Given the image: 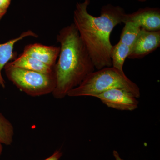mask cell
<instances>
[{"label": "cell", "instance_id": "cell-9", "mask_svg": "<svg viewBox=\"0 0 160 160\" xmlns=\"http://www.w3.org/2000/svg\"><path fill=\"white\" fill-rule=\"evenodd\" d=\"M28 37L37 38L38 36L32 30H29L23 32L18 37L9 40L6 43L0 44V86L4 89L6 87V82L2 75V70L9 61L15 58V54L13 52L15 44Z\"/></svg>", "mask_w": 160, "mask_h": 160}, {"label": "cell", "instance_id": "cell-18", "mask_svg": "<svg viewBox=\"0 0 160 160\" xmlns=\"http://www.w3.org/2000/svg\"><path fill=\"white\" fill-rule=\"evenodd\" d=\"M4 13H2V12H0V19L2 18L3 16L4 15Z\"/></svg>", "mask_w": 160, "mask_h": 160}, {"label": "cell", "instance_id": "cell-14", "mask_svg": "<svg viewBox=\"0 0 160 160\" xmlns=\"http://www.w3.org/2000/svg\"><path fill=\"white\" fill-rule=\"evenodd\" d=\"M11 0H0V12L5 14Z\"/></svg>", "mask_w": 160, "mask_h": 160}, {"label": "cell", "instance_id": "cell-7", "mask_svg": "<svg viewBox=\"0 0 160 160\" xmlns=\"http://www.w3.org/2000/svg\"><path fill=\"white\" fill-rule=\"evenodd\" d=\"M133 22L150 31L160 30V9L158 7L141 8L132 13H126L123 23Z\"/></svg>", "mask_w": 160, "mask_h": 160}, {"label": "cell", "instance_id": "cell-17", "mask_svg": "<svg viewBox=\"0 0 160 160\" xmlns=\"http://www.w3.org/2000/svg\"><path fill=\"white\" fill-rule=\"evenodd\" d=\"M3 147L2 146V143H0V155L2 154V152Z\"/></svg>", "mask_w": 160, "mask_h": 160}, {"label": "cell", "instance_id": "cell-11", "mask_svg": "<svg viewBox=\"0 0 160 160\" xmlns=\"http://www.w3.org/2000/svg\"><path fill=\"white\" fill-rule=\"evenodd\" d=\"M131 50V47L119 41L117 44L112 46L110 54L112 66L123 71V66L126 58Z\"/></svg>", "mask_w": 160, "mask_h": 160}, {"label": "cell", "instance_id": "cell-16", "mask_svg": "<svg viewBox=\"0 0 160 160\" xmlns=\"http://www.w3.org/2000/svg\"><path fill=\"white\" fill-rule=\"evenodd\" d=\"M113 156L115 160H124L121 158L118 152L116 150H114L113 151Z\"/></svg>", "mask_w": 160, "mask_h": 160}, {"label": "cell", "instance_id": "cell-2", "mask_svg": "<svg viewBox=\"0 0 160 160\" xmlns=\"http://www.w3.org/2000/svg\"><path fill=\"white\" fill-rule=\"evenodd\" d=\"M57 40L60 44V51L54 66L57 85L52 93L60 99L78 86L95 68L73 23L61 29Z\"/></svg>", "mask_w": 160, "mask_h": 160}, {"label": "cell", "instance_id": "cell-13", "mask_svg": "<svg viewBox=\"0 0 160 160\" xmlns=\"http://www.w3.org/2000/svg\"><path fill=\"white\" fill-rule=\"evenodd\" d=\"M14 135L13 126L0 112V143L8 146L11 145Z\"/></svg>", "mask_w": 160, "mask_h": 160}, {"label": "cell", "instance_id": "cell-10", "mask_svg": "<svg viewBox=\"0 0 160 160\" xmlns=\"http://www.w3.org/2000/svg\"><path fill=\"white\" fill-rule=\"evenodd\" d=\"M7 64L12 67L42 73H51L55 72L54 67H49L36 59L22 53L19 57L15 58L12 62H9Z\"/></svg>", "mask_w": 160, "mask_h": 160}, {"label": "cell", "instance_id": "cell-1", "mask_svg": "<svg viewBox=\"0 0 160 160\" xmlns=\"http://www.w3.org/2000/svg\"><path fill=\"white\" fill-rule=\"evenodd\" d=\"M90 3V0H85L77 4L73 24L98 70L112 67L110 34L115 27L123 22L126 13L121 6L108 4L102 6L99 16H93L87 9Z\"/></svg>", "mask_w": 160, "mask_h": 160}, {"label": "cell", "instance_id": "cell-12", "mask_svg": "<svg viewBox=\"0 0 160 160\" xmlns=\"http://www.w3.org/2000/svg\"><path fill=\"white\" fill-rule=\"evenodd\" d=\"M122 30L120 42L132 47L141 31V27L133 22H127Z\"/></svg>", "mask_w": 160, "mask_h": 160}, {"label": "cell", "instance_id": "cell-15", "mask_svg": "<svg viewBox=\"0 0 160 160\" xmlns=\"http://www.w3.org/2000/svg\"><path fill=\"white\" fill-rule=\"evenodd\" d=\"M62 155V152L61 150H57L55 151L54 153L49 158L44 160H59Z\"/></svg>", "mask_w": 160, "mask_h": 160}, {"label": "cell", "instance_id": "cell-6", "mask_svg": "<svg viewBox=\"0 0 160 160\" xmlns=\"http://www.w3.org/2000/svg\"><path fill=\"white\" fill-rule=\"evenodd\" d=\"M160 46V30L150 31L142 28L128 58H142L156 50Z\"/></svg>", "mask_w": 160, "mask_h": 160}, {"label": "cell", "instance_id": "cell-8", "mask_svg": "<svg viewBox=\"0 0 160 160\" xmlns=\"http://www.w3.org/2000/svg\"><path fill=\"white\" fill-rule=\"evenodd\" d=\"M60 51V47L59 46H47L35 43L26 46L22 53L34 58L49 67L54 68Z\"/></svg>", "mask_w": 160, "mask_h": 160}, {"label": "cell", "instance_id": "cell-4", "mask_svg": "<svg viewBox=\"0 0 160 160\" xmlns=\"http://www.w3.org/2000/svg\"><path fill=\"white\" fill-rule=\"evenodd\" d=\"M6 76L21 91L32 97L52 93L57 85L54 72L44 73L12 67H4Z\"/></svg>", "mask_w": 160, "mask_h": 160}, {"label": "cell", "instance_id": "cell-3", "mask_svg": "<svg viewBox=\"0 0 160 160\" xmlns=\"http://www.w3.org/2000/svg\"><path fill=\"white\" fill-rule=\"evenodd\" d=\"M115 88L129 92L137 98L141 96L138 86L129 79L124 71L112 66L92 72L86 77L78 86L70 90L67 96L72 97H95L104 92Z\"/></svg>", "mask_w": 160, "mask_h": 160}, {"label": "cell", "instance_id": "cell-5", "mask_svg": "<svg viewBox=\"0 0 160 160\" xmlns=\"http://www.w3.org/2000/svg\"><path fill=\"white\" fill-rule=\"evenodd\" d=\"M110 108L122 111H133L137 109V98L126 90L119 88L109 89L95 97Z\"/></svg>", "mask_w": 160, "mask_h": 160}, {"label": "cell", "instance_id": "cell-19", "mask_svg": "<svg viewBox=\"0 0 160 160\" xmlns=\"http://www.w3.org/2000/svg\"><path fill=\"white\" fill-rule=\"evenodd\" d=\"M137 1L140 2H146L147 0H137Z\"/></svg>", "mask_w": 160, "mask_h": 160}]
</instances>
